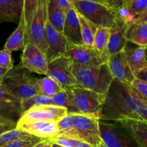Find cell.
I'll return each mask as SVG.
<instances>
[{
	"mask_svg": "<svg viewBox=\"0 0 147 147\" xmlns=\"http://www.w3.org/2000/svg\"><path fill=\"white\" fill-rule=\"evenodd\" d=\"M125 119L147 122V99L131 85L113 79L106 96L100 120L120 121Z\"/></svg>",
	"mask_w": 147,
	"mask_h": 147,
	"instance_id": "6da1fadb",
	"label": "cell"
},
{
	"mask_svg": "<svg viewBox=\"0 0 147 147\" xmlns=\"http://www.w3.org/2000/svg\"><path fill=\"white\" fill-rule=\"evenodd\" d=\"M47 4V0H24L23 9L26 29L25 44L34 45L45 55L47 50L45 38Z\"/></svg>",
	"mask_w": 147,
	"mask_h": 147,
	"instance_id": "7a4b0ae2",
	"label": "cell"
},
{
	"mask_svg": "<svg viewBox=\"0 0 147 147\" xmlns=\"http://www.w3.org/2000/svg\"><path fill=\"white\" fill-rule=\"evenodd\" d=\"M73 72L79 86L103 96H106L113 80L107 63L96 67L73 64Z\"/></svg>",
	"mask_w": 147,
	"mask_h": 147,
	"instance_id": "3957f363",
	"label": "cell"
},
{
	"mask_svg": "<svg viewBox=\"0 0 147 147\" xmlns=\"http://www.w3.org/2000/svg\"><path fill=\"white\" fill-rule=\"evenodd\" d=\"M77 13L84 17L97 28L113 29L119 21L114 13L103 2V0H71Z\"/></svg>",
	"mask_w": 147,
	"mask_h": 147,
	"instance_id": "277c9868",
	"label": "cell"
},
{
	"mask_svg": "<svg viewBox=\"0 0 147 147\" xmlns=\"http://www.w3.org/2000/svg\"><path fill=\"white\" fill-rule=\"evenodd\" d=\"M35 78L19 63L8 70L1 83L10 95L20 101L38 95L35 87Z\"/></svg>",
	"mask_w": 147,
	"mask_h": 147,
	"instance_id": "5b68a950",
	"label": "cell"
},
{
	"mask_svg": "<svg viewBox=\"0 0 147 147\" xmlns=\"http://www.w3.org/2000/svg\"><path fill=\"white\" fill-rule=\"evenodd\" d=\"M98 118L83 114H74V124L68 131L57 136L70 138L96 146L102 142Z\"/></svg>",
	"mask_w": 147,
	"mask_h": 147,
	"instance_id": "8992f818",
	"label": "cell"
},
{
	"mask_svg": "<svg viewBox=\"0 0 147 147\" xmlns=\"http://www.w3.org/2000/svg\"><path fill=\"white\" fill-rule=\"evenodd\" d=\"M99 128L106 147H141L120 122L99 120Z\"/></svg>",
	"mask_w": 147,
	"mask_h": 147,
	"instance_id": "52a82bcc",
	"label": "cell"
},
{
	"mask_svg": "<svg viewBox=\"0 0 147 147\" xmlns=\"http://www.w3.org/2000/svg\"><path fill=\"white\" fill-rule=\"evenodd\" d=\"M71 91L79 114L100 119L106 96L98 94L79 86L72 87Z\"/></svg>",
	"mask_w": 147,
	"mask_h": 147,
	"instance_id": "ba28073f",
	"label": "cell"
},
{
	"mask_svg": "<svg viewBox=\"0 0 147 147\" xmlns=\"http://www.w3.org/2000/svg\"><path fill=\"white\" fill-rule=\"evenodd\" d=\"M71 60L61 56L48 63L47 76L55 80L63 90L78 86L73 72Z\"/></svg>",
	"mask_w": 147,
	"mask_h": 147,
	"instance_id": "9c48e42d",
	"label": "cell"
},
{
	"mask_svg": "<svg viewBox=\"0 0 147 147\" xmlns=\"http://www.w3.org/2000/svg\"><path fill=\"white\" fill-rule=\"evenodd\" d=\"M64 56L68 57L73 64L85 67H96L107 63V55L101 54L93 47L84 45H69Z\"/></svg>",
	"mask_w": 147,
	"mask_h": 147,
	"instance_id": "30bf717a",
	"label": "cell"
},
{
	"mask_svg": "<svg viewBox=\"0 0 147 147\" xmlns=\"http://www.w3.org/2000/svg\"><path fill=\"white\" fill-rule=\"evenodd\" d=\"M20 64L30 73L47 76L48 62L45 54L37 46L28 43L25 45L21 56Z\"/></svg>",
	"mask_w": 147,
	"mask_h": 147,
	"instance_id": "8fae6325",
	"label": "cell"
},
{
	"mask_svg": "<svg viewBox=\"0 0 147 147\" xmlns=\"http://www.w3.org/2000/svg\"><path fill=\"white\" fill-rule=\"evenodd\" d=\"M68 114L67 109L54 105L34 106L22 113L17 121H51L57 122Z\"/></svg>",
	"mask_w": 147,
	"mask_h": 147,
	"instance_id": "7c38bea8",
	"label": "cell"
},
{
	"mask_svg": "<svg viewBox=\"0 0 147 147\" xmlns=\"http://www.w3.org/2000/svg\"><path fill=\"white\" fill-rule=\"evenodd\" d=\"M45 38L47 45L46 57L48 63L64 55L68 48V42L65 36L57 32L48 21L46 24Z\"/></svg>",
	"mask_w": 147,
	"mask_h": 147,
	"instance_id": "4fadbf2b",
	"label": "cell"
},
{
	"mask_svg": "<svg viewBox=\"0 0 147 147\" xmlns=\"http://www.w3.org/2000/svg\"><path fill=\"white\" fill-rule=\"evenodd\" d=\"M16 128L27 132L31 136L50 139L58 134L57 122L51 121H17Z\"/></svg>",
	"mask_w": 147,
	"mask_h": 147,
	"instance_id": "5bb4252c",
	"label": "cell"
},
{
	"mask_svg": "<svg viewBox=\"0 0 147 147\" xmlns=\"http://www.w3.org/2000/svg\"><path fill=\"white\" fill-rule=\"evenodd\" d=\"M108 67L113 79L127 85H131L135 79L126 61L123 51L108 58Z\"/></svg>",
	"mask_w": 147,
	"mask_h": 147,
	"instance_id": "9a60e30c",
	"label": "cell"
},
{
	"mask_svg": "<svg viewBox=\"0 0 147 147\" xmlns=\"http://www.w3.org/2000/svg\"><path fill=\"white\" fill-rule=\"evenodd\" d=\"M63 34L70 45H83L78 14L74 7L66 13Z\"/></svg>",
	"mask_w": 147,
	"mask_h": 147,
	"instance_id": "2e32d148",
	"label": "cell"
},
{
	"mask_svg": "<svg viewBox=\"0 0 147 147\" xmlns=\"http://www.w3.org/2000/svg\"><path fill=\"white\" fill-rule=\"evenodd\" d=\"M130 24L121 22L113 29H111V34L107 47L108 57L122 52L127 45L125 34Z\"/></svg>",
	"mask_w": 147,
	"mask_h": 147,
	"instance_id": "e0dca14e",
	"label": "cell"
},
{
	"mask_svg": "<svg viewBox=\"0 0 147 147\" xmlns=\"http://www.w3.org/2000/svg\"><path fill=\"white\" fill-rule=\"evenodd\" d=\"M24 0H0V22H19Z\"/></svg>",
	"mask_w": 147,
	"mask_h": 147,
	"instance_id": "ac0fdd59",
	"label": "cell"
},
{
	"mask_svg": "<svg viewBox=\"0 0 147 147\" xmlns=\"http://www.w3.org/2000/svg\"><path fill=\"white\" fill-rule=\"evenodd\" d=\"M123 51L131 71L134 77L140 70L147 67L145 48L139 47H130L126 45Z\"/></svg>",
	"mask_w": 147,
	"mask_h": 147,
	"instance_id": "d6986e66",
	"label": "cell"
},
{
	"mask_svg": "<svg viewBox=\"0 0 147 147\" xmlns=\"http://www.w3.org/2000/svg\"><path fill=\"white\" fill-rule=\"evenodd\" d=\"M25 36V20L24 11H22V16L18 22V26L7 39L4 49L8 50L10 53L13 51H23L26 45Z\"/></svg>",
	"mask_w": 147,
	"mask_h": 147,
	"instance_id": "ffe728a7",
	"label": "cell"
},
{
	"mask_svg": "<svg viewBox=\"0 0 147 147\" xmlns=\"http://www.w3.org/2000/svg\"><path fill=\"white\" fill-rule=\"evenodd\" d=\"M125 37L139 47L147 48V22L137 21L130 24L126 30Z\"/></svg>",
	"mask_w": 147,
	"mask_h": 147,
	"instance_id": "44dd1931",
	"label": "cell"
},
{
	"mask_svg": "<svg viewBox=\"0 0 147 147\" xmlns=\"http://www.w3.org/2000/svg\"><path fill=\"white\" fill-rule=\"evenodd\" d=\"M121 123L133 136L141 147H147V122L144 121L125 119Z\"/></svg>",
	"mask_w": 147,
	"mask_h": 147,
	"instance_id": "7402d4cb",
	"label": "cell"
},
{
	"mask_svg": "<svg viewBox=\"0 0 147 147\" xmlns=\"http://www.w3.org/2000/svg\"><path fill=\"white\" fill-rule=\"evenodd\" d=\"M0 107L2 111L3 117L7 119H9L8 114L14 113H20V116L22 114L20 101L10 95L1 83H0Z\"/></svg>",
	"mask_w": 147,
	"mask_h": 147,
	"instance_id": "603a6c76",
	"label": "cell"
},
{
	"mask_svg": "<svg viewBox=\"0 0 147 147\" xmlns=\"http://www.w3.org/2000/svg\"><path fill=\"white\" fill-rule=\"evenodd\" d=\"M65 13L58 7L55 0H47V21L59 32L63 34Z\"/></svg>",
	"mask_w": 147,
	"mask_h": 147,
	"instance_id": "cb8c5ba5",
	"label": "cell"
},
{
	"mask_svg": "<svg viewBox=\"0 0 147 147\" xmlns=\"http://www.w3.org/2000/svg\"><path fill=\"white\" fill-rule=\"evenodd\" d=\"M50 98H51L53 105L65 108L67 109L68 113H70V114L79 113L75 104L71 88L63 90L60 93L54 95Z\"/></svg>",
	"mask_w": 147,
	"mask_h": 147,
	"instance_id": "d4e9b609",
	"label": "cell"
},
{
	"mask_svg": "<svg viewBox=\"0 0 147 147\" xmlns=\"http://www.w3.org/2000/svg\"><path fill=\"white\" fill-rule=\"evenodd\" d=\"M34 84L39 94L49 98L53 97L63 90L53 79L48 76L40 79L36 78Z\"/></svg>",
	"mask_w": 147,
	"mask_h": 147,
	"instance_id": "484cf974",
	"label": "cell"
},
{
	"mask_svg": "<svg viewBox=\"0 0 147 147\" xmlns=\"http://www.w3.org/2000/svg\"><path fill=\"white\" fill-rule=\"evenodd\" d=\"M78 20L83 45L86 47H93L95 34L98 28L94 24H92L80 14H78Z\"/></svg>",
	"mask_w": 147,
	"mask_h": 147,
	"instance_id": "4316f807",
	"label": "cell"
},
{
	"mask_svg": "<svg viewBox=\"0 0 147 147\" xmlns=\"http://www.w3.org/2000/svg\"><path fill=\"white\" fill-rule=\"evenodd\" d=\"M111 34V29L100 27L97 29L93 40V47L101 54L107 55V47Z\"/></svg>",
	"mask_w": 147,
	"mask_h": 147,
	"instance_id": "83f0119b",
	"label": "cell"
},
{
	"mask_svg": "<svg viewBox=\"0 0 147 147\" xmlns=\"http://www.w3.org/2000/svg\"><path fill=\"white\" fill-rule=\"evenodd\" d=\"M32 136L27 132L22 130L13 128V129L7 130L0 134V147H2L10 143L20 140V139H26Z\"/></svg>",
	"mask_w": 147,
	"mask_h": 147,
	"instance_id": "f1b7e54d",
	"label": "cell"
},
{
	"mask_svg": "<svg viewBox=\"0 0 147 147\" xmlns=\"http://www.w3.org/2000/svg\"><path fill=\"white\" fill-rule=\"evenodd\" d=\"M41 105H53L51 98L42 95H36L28 98L23 99L20 101V109L22 113L34 106Z\"/></svg>",
	"mask_w": 147,
	"mask_h": 147,
	"instance_id": "f546056e",
	"label": "cell"
},
{
	"mask_svg": "<svg viewBox=\"0 0 147 147\" xmlns=\"http://www.w3.org/2000/svg\"><path fill=\"white\" fill-rule=\"evenodd\" d=\"M123 5L137 20L147 12V0H123Z\"/></svg>",
	"mask_w": 147,
	"mask_h": 147,
	"instance_id": "4dcf8cb0",
	"label": "cell"
},
{
	"mask_svg": "<svg viewBox=\"0 0 147 147\" xmlns=\"http://www.w3.org/2000/svg\"><path fill=\"white\" fill-rule=\"evenodd\" d=\"M43 140L45 139L32 136L26 139L15 141L12 143H10L2 147H34L37 144L42 142Z\"/></svg>",
	"mask_w": 147,
	"mask_h": 147,
	"instance_id": "1f68e13d",
	"label": "cell"
},
{
	"mask_svg": "<svg viewBox=\"0 0 147 147\" xmlns=\"http://www.w3.org/2000/svg\"><path fill=\"white\" fill-rule=\"evenodd\" d=\"M73 124H74V114L68 113L67 116L57 121L58 134L56 136H60L65 132L70 131L73 128Z\"/></svg>",
	"mask_w": 147,
	"mask_h": 147,
	"instance_id": "d6a6232c",
	"label": "cell"
},
{
	"mask_svg": "<svg viewBox=\"0 0 147 147\" xmlns=\"http://www.w3.org/2000/svg\"><path fill=\"white\" fill-rule=\"evenodd\" d=\"M13 66L11 53L5 49L0 50V67L10 70Z\"/></svg>",
	"mask_w": 147,
	"mask_h": 147,
	"instance_id": "836d02e7",
	"label": "cell"
},
{
	"mask_svg": "<svg viewBox=\"0 0 147 147\" xmlns=\"http://www.w3.org/2000/svg\"><path fill=\"white\" fill-rule=\"evenodd\" d=\"M51 142L60 145L63 147H77L80 144V141L75 140L70 138L62 137V136H55L50 139Z\"/></svg>",
	"mask_w": 147,
	"mask_h": 147,
	"instance_id": "e575fe53",
	"label": "cell"
},
{
	"mask_svg": "<svg viewBox=\"0 0 147 147\" xmlns=\"http://www.w3.org/2000/svg\"><path fill=\"white\" fill-rule=\"evenodd\" d=\"M131 86L141 96L147 99V83L134 79L132 82Z\"/></svg>",
	"mask_w": 147,
	"mask_h": 147,
	"instance_id": "d590c367",
	"label": "cell"
},
{
	"mask_svg": "<svg viewBox=\"0 0 147 147\" xmlns=\"http://www.w3.org/2000/svg\"><path fill=\"white\" fill-rule=\"evenodd\" d=\"M55 1L57 5H58V7L65 14L67 11H70L71 9L73 8V5L71 0H55Z\"/></svg>",
	"mask_w": 147,
	"mask_h": 147,
	"instance_id": "8d00e7d4",
	"label": "cell"
},
{
	"mask_svg": "<svg viewBox=\"0 0 147 147\" xmlns=\"http://www.w3.org/2000/svg\"><path fill=\"white\" fill-rule=\"evenodd\" d=\"M135 79L147 83V67L142 69L135 76Z\"/></svg>",
	"mask_w": 147,
	"mask_h": 147,
	"instance_id": "74e56055",
	"label": "cell"
},
{
	"mask_svg": "<svg viewBox=\"0 0 147 147\" xmlns=\"http://www.w3.org/2000/svg\"><path fill=\"white\" fill-rule=\"evenodd\" d=\"M16 125L14 124H7V123H0V134H2L3 132L6 131L7 130L15 128Z\"/></svg>",
	"mask_w": 147,
	"mask_h": 147,
	"instance_id": "f35d334b",
	"label": "cell"
},
{
	"mask_svg": "<svg viewBox=\"0 0 147 147\" xmlns=\"http://www.w3.org/2000/svg\"><path fill=\"white\" fill-rule=\"evenodd\" d=\"M52 142L50 139H45L42 142L37 144L34 147H52Z\"/></svg>",
	"mask_w": 147,
	"mask_h": 147,
	"instance_id": "ab89813d",
	"label": "cell"
},
{
	"mask_svg": "<svg viewBox=\"0 0 147 147\" xmlns=\"http://www.w3.org/2000/svg\"><path fill=\"white\" fill-rule=\"evenodd\" d=\"M0 123H7V124H14L16 125L15 122L14 121L9 120V119H5V118L2 117V116H0Z\"/></svg>",
	"mask_w": 147,
	"mask_h": 147,
	"instance_id": "60d3db41",
	"label": "cell"
},
{
	"mask_svg": "<svg viewBox=\"0 0 147 147\" xmlns=\"http://www.w3.org/2000/svg\"><path fill=\"white\" fill-rule=\"evenodd\" d=\"M8 70H9L8 69L0 67V83H1L3 78L4 77V76L6 75V73L8 72Z\"/></svg>",
	"mask_w": 147,
	"mask_h": 147,
	"instance_id": "b9f144b4",
	"label": "cell"
},
{
	"mask_svg": "<svg viewBox=\"0 0 147 147\" xmlns=\"http://www.w3.org/2000/svg\"><path fill=\"white\" fill-rule=\"evenodd\" d=\"M137 21H144V22H147V12L145 13L144 14L142 15L141 17H139L138 18ZM136 21V22H137Z\"/></svg>",
	"mask_w": 147,
	"mask_h": 147,
	"instance_id": "7bdbcfd3",
	"label": "cell"
},
{
	"mask_svg": "<svg viewBox=\"0 0 147 147\" xmlns=\"http://www.w3.org/2000/svg\"><path fill=\"white\" fill-rule=\"evenodd\" d=\"M77 147H92L90 145L86 143H84V142H80V144H78V146Z\"/></svg>",
	"mask_w": 147,
	"mask_h": 147,
	"instance_id": "ee69618b",
	"label": "cell"
},
{
	"mask_svg": "<svg viewBox=\"0 0 147 147\" xmlns=\"http://www.w3.org/2000/svg\"><path fill=\"white\" fill-rule=\"evenodd\" d=\"M92 147H106V145L104 144L103 143V142H101V143L99 145H98V146H92Z\"/></svg>",
	"mask_w": 147,
	"mask_h": 147,
	"instance_id": "f6af8a7d",
	"label": "cell"
},
{
	"mask_svg": "<svg viewBox=\"0 0 147 147\" xmlns=\"http://www.w3.org/2000/svg\"><path fill=\"white\" fill-rule=\"evenodd\" d=\"M52 143H53V142H52ZM52 147H63V146H60V145L57 144L53 143V144H52Z\"/></svg>",
	"mask_w": 147,
	"mask_h": 147,
	"instance_id": "bcb514c9",
	"label": "cell"
},
{
	"mask_svg": "<svg viewBox=\"0 0 147 147\" xmlns=\"http://www.w3.org/2000/svg\"><path fill=\"white\" fill-rule=\"evenodd\" d=\"M0 116H2V117H3V116H2V111H1V107H0ZM5 119H6V118H5Z\"/></svg>",
	"mask_w": 147,
	"mask_h": 147,
	"instance_id": "7dc6e473",
	"label": "cell"
},
{
	"mask_svg": "<svg viewBox=\"0 0 147 147\" xmlns=\"http://www.w3.org/2000/svg\"><path fill=\"white\" fill-rule=\"evenodd\" d=\"M145 55H146V60H147V48H145Z\"/></svg>",
	"mask_w": 147,
	"mask_h": 147,
	"instance_id": "c3c4849f",
	"label": "cell"
}]
</instances>
